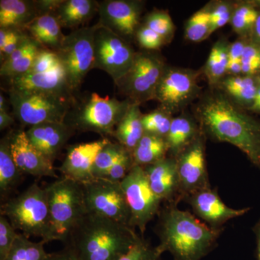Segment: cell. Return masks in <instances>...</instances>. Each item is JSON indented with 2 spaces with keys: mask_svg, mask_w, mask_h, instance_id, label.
<instances>
[{
  "mask_svg": "<svg viewBox=\"0 0 260 260\" xmlns=\"http://www.w3.org/2000/svg\"><path fill=\"white\" fill-rule=\"evenodd\" d=\"M173 119L172 114L160 107L153 112L143 114L142 121L145 133L167 138Z\"/></svg>",
  "mask_w": 260,
  "mask_h": 260,
  "instance_id": "cell-36",
  "label": "cell"
},
{
  "mask_svg": "<svg viewBox=\"0 0 260 260\" xmlns=\"http://www.w3.org/2000/svg\"><path fill=\"white\" fill-rule=\"evenodd\" d=\"M144 25L160 36L166 44L172 40L175 32V25L172 17L162 10L153 11L147 15Z\"/></svg>",
  "mask_w": 260,
  "mask_h": 260,
  "instance_id": "cell-37",
  "label": "cell"
},
{
  "mask_svg": "<svg viewBox=\"0 0 260 260\" xmlns=\"http://www.w3.org/2000/svg\"><path fill=\"white\" fill-rule=\"evenodd\" d=\"M253 232L256 238V260H260V219L253 228Z\"/></svg>",
  "mask_w": 260,
  "mask_h": 260,
  "instance_id": "cell-50",
  "label": "cell"
},
{
  "mask_svg": "<svg viewBox=\"0 0 260 260\" xmlns=\"http://www.w3.org/2000/svg\"><path fill=\"white\" fill-rule=\"evenodd\" d=\"M169 150L165 138L148 133L143 138L132 152L135 165L145 167L167 158Z\"/></svg>",
  "mask_w": 260,
  "mask_h": 260,
  "instance_id": "cell-30",
  "label": "cell"
},
{
  "mask_svg": "<svg viewBox=\"0 0 260 260\" xmlns=\"http://www.w3.org/2000/svg\"><path fill=\"white\" fill-rule=\"evenodd\" d=\"M247 111L260 114V94L256 93L255 100L253 103L252 106Z\"/></svg>",
  "mask_w": 260,
  "mask_h": 260,
  "instance_id": "cell-51",
  "label": "cell"
},
{
  "mask_svg": "<svg viewBox=\"0 0 260 260\" xmlns=\"http://www.w3.org/2000/svg\"><path fill=\"white\" fill-rule=\"evenodd\" d=\"M140 107L139 104L131 103L125 115L116 126L112 136L131 153L145 133L142 121L143 114Z\"/></svg>",
  "mask_w": 260,
  "mask_h": 260,
  "instance_id": "cell-28",
  "label": "cell"
},
{
  "mask_svg": "<svg viewBox=\"0 0 260 260\" xmlns=\"http://www.w3.org/2000/svg\"><path fill=\"white\" fill-rule=\"evenodd\" d=\"M40 13L37 2L0 1V28L23 30Z\"/></svg>",
  "mask_w": 260,
  "mask_h": 260,
  "instance_id": "cell-27",
  "label": "cell"
},
{
  "mask_svg": "<svg viewBox=\"0 0 260 260\" xmlns=\"http://www.w3.org/2000/svg\"><path fill=\"white\" fill-rule=\"evenodd\" d=\"M60 66V61L55 51L43 48L38 53L31 69L28 73H48Z\"/></svg>",
  "mask_w": 260,
  "mask_h": 260,
  "instance_id": "cell-42",
  "label": "cell"
},
{
  "mask_svg": "<svg viewBox=\"0 0 260 260\" xmlns=\"http://www.w3.org/2000/svg\"><path fill=\"white\" fill-rule=\"evenodd\" d=\"M143 168L150 188L162 202L178 205L181 201L175 158L167 156Z\"/></svg>",
  "mask_w": 260,
  "mask_h": 260,
  "instance_id": "cell-20",
  "label": "cell"
},
{
  "mask_svg": "<svg viewBox=\"0 0 260 260\" xmlns=\"http://www.w3.org/2000/svg\"><path fill=\"white\" fill-rule=\"evenodd\" d=\"M131 103L127 99L119 101L93 93L79 104L75 103L64 123L75 131L93 132L103 136H113Z\"/></svg>",
  "mask_w": 260,
  "mask_h": 260,
  "instance_id": "cell-5",
  "label": "cell"
},
{
  "mask_svg": "<svg viewBox=\"0 0 260 260\" xmlns=\"http://www.w3.org/2000/svg\"><path fill=\"white\" fill-rule=\"evenodd\" d=\"M258 86L256 76L227 75L215 88L223 92L239 107L248 110L255 100Z\"/></svg>",
  "mask_w": 260,
  "mask_h": 260,
  "instance_id": "cell-25",
  "label": "cell"
},
{
  "mask_svg": "<svg viewBox=\"0 0 260 260\" xmlns=\"http://www.w3.org/2000/svg\"><path fill=\"white\" fill-rule=\"evenodd\" d=\"M143 3L131 0H105L99 3L101 25L129 40L140 26Z\"/></svg>",
  "mask_w": 260,
  "mask_h": 260,
  "instance_id": "cell-15",
  "label": "cell"
},
{
  "mask_svg": "<svg viewBox=\"0 0 260 260\" xmlns=\"http://www.w3.org/2000/svg\"><path fill=\"white\" fill-rule=\"evenodd\" d=\"M167 67L158 53L138 51L129 71L115 83L119 93L129 102L140 105L155 100L159 82Z\"/></svg>",
  "mask_w": 260,
  "mask_h": 260,
  "instance_id": "cell-8",
  "label": "cell"
},
{
  "mask_svg": "<svg viewBox=\"0 0 260 260\" xmlns=\"http://www.w3.org/2000/svg\"><path fill=\"white\" fill-rule=\"evenodd\" d=\"M155 229L160 240L157 249L162 254L170 253L174 260H201L216 246L223 231L208 226L175 204L160 209Z\"/></svg>",
  "mask_w": 260,
  "mask_h": 260,
  "instance_id": "cell-2",
  "label": "cell"
},
{
  "mask_svg": "<svg viewBox=\"0 0 260 260\" xmlns=\"http://www.w3.org/2000/svg\"><path fill=\"white\" fill-rule=\"evenodd\" d=\"M134 166L133 155L131 152L128 150L113 166L104 178L115 182H121L129 174Z\"/></svg>",
  "mask_w": 260,
  "mask_h": 260,
  "instance_id": "cell-45",
  "label": "cell"
},
{
  "mask_svg": "<svg viewBox=\"0 0 260 260\" xmlns=\"http://www.w3.org/2000/svg\"><path fill=\"white\" fill-rule=\"evenodd\" d=\"M230 43L220 39L212 47L203 73L208 80L210 88H215L227 76L228 51Z\"/></svg>",
  "mask_w": 260,
  "mask_h": 260,
  "instance_id": "cell-31",
  "label": "cell"
},
{
  "mask_svg": "<svg viewBox=\"0 0 260 260\" xmlns=\"http://www.w3.org/2000/svg\"><path fill=\"white\" fill-rule=\"evenodd\" d=\"M212 3L205 5L188 20L185 27V37L189 42H201L210 37Z\"/></svg>",
  "mask_w": 260,
  "mask_h": 260,
  "instance_id": "cell-34",
  "label": "cell"
},
{
  "mask_svg": "<svg viewBox=\"0 0 260 260\" xmlns=\"http://www.w3.org/2000/svg\"><path fill=\"white\" fill-rule=\"evenodd\" d=\"M234 4L231 2L218 1L212 3L210 11V35L225 26L232 20Z\"/></svg>",
  "mask_w": 260,
  "mask_h": 260,
  "instance_id": "cell-38",
  "label": "cell"
},
{
  "mask_svg": "<svg viewBox=\"0 0 260 260\" xmlns=\"http://www.w3.org/2000/svg\"><path fill=\"white\" fill-rule=\"evenodd\" d=\"M107 138L70 145L64 161L59 167L63 177L83 183L94 179L93 167L98 153L109 142Z\"/></svg>",
  "mask_w": 260,
  "mask_h": 260,
  "instance_id": "cell-18",
  "label": "cell"
},
{
  "mask_svg": "<svg viewBox=\"0 0 260 260\" xmlns=\"http://www.w3.org/2000/svg\"><path fill=\"white\" fill-rule=\"evenodd\" d=\"M45 260H78L73 253L64 248L62 251L48 254Z\"/></svg>",
  "mask_w": 260,
  "mask_h": 260,
  "instance_id": "cell-47",
  "label": "cell"
},
{
  "mask_svg": "<svg viewBox=\"0 0 260 260\" xmlns=\"http://www.w3.org/2000/svg\"><path fill=\"white\" fill-rule=\"evenodd\" d=\"M205 138L201 133L176 158L181 201L197 191L211 187L205 158Z\"/></svg>",
  "mask_w": 260,
  "mask_h": 260,
  "instance_id": "cell-14",
  "label": "cell"
},
{
  "mask_svg": "<svg viewBox=\"0 0 260 260\" xmlns=\"http://www.w3.org/2000/svg\"><path fill=\"white\" fill-rule=\"evenodd\" d=\"M128 151L120 143L109 141L98 153L93 167L95 178H104L117 160Z\"/></svg>",
  "mask_w": 260,
  "mask_h": 260,
  "instance_id": "cell-35",
  "label": "cell"
},
{
  "mask_svg": "<svg viewBox=\"0 0 260 260\" xmlns=\"http://www.w3.org/2000/svg\"><path fill=\"white\" fill-rule=\"evenodd\" d=\"M23 174L19 170L10 150L9 135L0 142V194L2 201L18 185Z\"/></svg>",
  "mask_w": 260,
  "mask_h": 260,
  "instance_id": "cell-29",
  "label": "cell"
},
{
  "mask_svg": "<svg viewBox=\"0 0 260 260\" xmlns=\"http://www.w3.org/2000/svg\"><path fill=\"white\" fill-rule=\"evenodd\" d=\"M249 40L260 46V12Z\"/></svg>",
  "mask_w": 260,
  "mask_h": 260,
  "instance_id": "cell-49",
  "label": "cell"
},
{
  "mask_svg": "<svg viewBox=\"0 0 260 260\" xmlns=\"http://www.w3.org/2000/svg\"><path fill=\"white\" fill-rule=\"evenodd\" d=\"M248 112L218 88L203 94L194 112L206 137L234 145L260 169V119Z\"/></svg>",
  "mask_w": 260,
  "mask_h": 260,
  "instance_id": "cell-1",
  "label": "cell"
},
{
  "mask_svg": "<svg viewBox=\"0 0 260 260\" xmlns=\"http://www.w3.org/2000/svg\"><path fill=\"white\" fill-rule=\"evenodd\" d=\"M17 234L6 217L0 216V260H5L13 246Z\"/></svg>",
  "mask_w": 260,
  "mask_h": 260,
  "instance_id": "cell-43",
  "label": "cell"
},
{
  "mask_svg": "<svg viewBox=\"0 0 260 260\" xmlns=\"http://www.w3.org/2000/svg\"><path fill=\"white\" fill-rule=\"evenodd\" d=\"M194 214L205 224L215 229H223V225L233 218L242 216L250 208L234 209L229 208L220 198L218 190L210 187L197 191L185 198Z\"/></svg>",
  "mask_w": 260,
  "mask_h": 260,
  "instance_id": "cell-16",
  "label": "cell"
},
{
  "mask_svg": "<svg viewBox=\"0 0 260 260\" xmlns=\"http://www.w3.org/2000/svg\"><path fill=\"white\" fill-rule=\"evenodd\" d=\"M130 210L129 225L143 236L147 225L160 211L162 200L150 188L144 168L135 165L121 181Z\"/></svg>",
  "mask_w": 260,
  "mask_h": 260,
  "instance_id": "cell-11",
  "label": "cell"
},
{
  "mask_svg": "<svg viewBox=\"0 0 260 260\" xmlns=\"http://www.w3.org/2000/svg\"><path fill=\"white\" fill-rule=\"evenodd\" d=\"M250 1L256 7V9L260 12V0H250Z\"/></svg>",
  "mask_w": 260,
  "mask_h": 260,
  "instance_id": "cell-53",
  "label": "cell"
},
{
  "mask_svg": "<svg viewBox=\"0 0 260 260\" xmlns=\"http://www.w3.org/2000/svg\"><path fill=\"white\" fill-rule=\"evenodd\" d=\"M202 73L167 66L159 82L155 100L171 114L182 111L200 95L202 88L198 85V80Z\"/></svg>",
  "mask_w": 260,
  "mask_h": 260,
  "instance_id": "cell-13",
  "label": "cell"
},
{
  "mask_svg": "<svg viewBox=\"0 0 260 260\" xmlns=\"http://www.w3.org/2000/svg\"><path fill=\"white\" fill-rule=\"evenodd\" d=\"M7 101L4 95H0V112H7Z\"/></svg>",
  "mask_w": 260,
  "mask_h": 260,
  "instance_id": "cell-52",
  "label": "cell"
},
{
  "mask_svg": "<svg viewBox=\"0 0 260 260\" xmlns=\"http://www.w3.org/2000/svg\"><path fill=\"white\" fill-rule=\"evenodd\" d=\"M140 237L129 225L88 213L72 229L64 244L78 260H119Z\"/></svg>",
  "mask_w": 260,
  "mask_h": 260,
  "instance_id": "cell-3",
  "label": "cell"
},
{
  "mask_svg": "<svg viewBox=\"0 0 260 260\" xmlns=\"http://www.w3.org/2000/svg\"><path fill=\"white\" fill-rule=\"evenodd\" d=\"M135 37L140 47L145 49V50H158L162 45L166 44L160 36L144 24L140 25L135 34Z\"/></svg>",
  "mask_w": 260,
  "mask_h": 260,
  "instance_id": "cell-44",
  "label": "cell"
},
{
  "mask_svg": "<svg viewBox=\"0 0 260 260\" xmlns=\"http://www.w3.org/2000/svg\"><path fill=\"white\" fill-rule=\"evenodd\" d=\"M9 90L73 96L61 66L44 73H26L9 79Z\"/></svg>",
  "mask_w": 260,
  "mask_h": 260,
  "instance_id": "cell-21",
  "label": "cell"
},
{
  "mask_svg": "<svg viewBox=\"0 0 260 260\" xmlns=\"http://www.w3.org/2000/svg\"><path fill=\"white\" fill-rule=\"evenodd\" d=\"M83 186L88 213L129 225L130 210L121 182L94 178Z\"/></svg>",
  "mask_w": 260,
  "mask_h": 260,
  "instance_id": "cell-12",
  "label": "cell"
},
{
  "mask_svg": "<svg viewBox=\"0 0 260 260\" xmlns=\"http://www.w3.org/2000/svg\"><path fill=\"white\" fill-rule=\"evenodd\" d=\"M242 75L257 76L260 74V46L248 40L242 60Z\"/></svg>",
  "mask_w": 260,
  "mask_h": 260,
  "instance_id": "cell-40",
  "label": "cell"
},
{
  "mask_svg": "<svg viewBox=\"0 0 260 260\" xmlns=\"http://www.w3.org/2000/svg\"><path fill=\"white\" fill-rule=\"evenodd\" d=\"M259 14L250 0L235 3L230 22L233 30L239 38L249 40Z\"/></svg>",
  "mask_w": 260,
  "mask_h": 260,
  "instance_id": "cell-32",
  "label": "cell"
},
{
  "mask_svg": "<svg viewBox=\"0 0 260 260\" xmlns=\"http://www.w3.org/2000/svg\"><path fill=\"white\" fill-rule=\"evenodd\" d=\"M135 54L129 40L100 23L95 25L93 69L105 72L116 83L131 68Z\"/></svg>",
  "mask_w": 260,
  "mask_h": 260,
  "instance_id": "cell-10",
  "label": "cell"
},
{
  "mask_svg": "<svg viewBox=\"0 0 260 260\" xmlns=\"http://www.w3.org/2000/svg\"><path fill=\"white\" fill-rule=\"evenodd\" d=\"M94 31L95 25L75 29L65 36L55 51L73 92L78 90L88 72L93 69Z\"/></svg>",
  "mask_w": 260,
  "mask_h": 260,
  "instance_id": "cell-9",
  "label": "cell"
},
{
  "mask_svg": "<svg viewBox=\"0 0 260 260\" xmlns=\"http://www.w3.org/2000/svg\"><path fill=\"white\" fill-rule=\"evenodd\" d=\"M8 135L12 155L22 174L37 177H58L54 164L30 143L25 131L18 130Z\"/></svg>",
  "mask_w": 260,
  "mask_h": 260,
  "instance_id": "cell-17",
  "label": "cell"
},
{
  "mask_svg": "<svg viewBox=\"0 0 260 260\" xmlns=\"http://www.w3.org/2000/svg\"><path fill=\"white\" fill-rule=\"evenodd\" d=\"M99 10V3L93 0H59L53 13L61 28H79Z\"/></svg>",
  "mask_w": 260,
  "mask_h": 260,
  "instance_id": "cell-24",
  "label": "cell"
},
{
  "mask_svg": "<svg viewBox=\"0 0 260 260\" xmlns=\"http://www.w3.org/2000/svg\"><path fill=\"white\" fill-rule=\"evenodd\" d=\"M1 215L26 237L51 242L50 212L45 188L34 184L21 194L5 200L1 205Z\"/></svg>",
  "mask_w": 260,
  "mask_h": 260,
  "instance_id": "cell-4",
  "label": "cell"
},
{
  "mask_svg": "<svg viewBox=\"0 0 260 260\" xmlns=\"http://www.w3.org/2000/svg\"><path fill=\"white\" fill-rule=\"evenodd\" d=\"M248 39L239 38L229 44L228 51L227 75H242V60Z\"/></svg>",
  "mask_w": 260,
  "mask_h": 260,
  "instance_id": "cell-41",
  "label": "cell"
},
{
  "mask_svg": "<svg viewBox=\"0 0 260 260\" xmlns=\"http://www.w3.org/2000/svg\"><path fill=\"white\" fill-rule=\"evenodd\" d=\"M75 132L64 122H45L31 126L25 133L30 143L54 164Z\"/></svg>",
  "mask_w": 260,
  "mask_h": 260,
  "instance_id": "cell-19",
  "label": "cell"
},
{
  "mask_svg": "<svg viewBox=\"0 0 260 260\" xmlns=\"http://www.w3.org/2000/svg\"><path fill=\"white\" fill-rule=\"evenodd\" d=\"M24 30L43 47L56 51L60 47L65 35L53 12H42L24 28Z\"/></svg>",
  "mask_w": 260,
  "mask_h": 260,
  "instance_id": "cell-22",
  "label": "cell"
},
{
  "mask_svg": "<svg viewBox=\"0 0 260 260\" xmlns=\"http://www.w3.org/2000/svg\"><path fill=\"white\" fill-rule=\"evenodd\" d=\"M51 222V242L65 243L77 223L88 213L82 183L62 177L45 187Z\"/></svg>",
  "mask_w": 260,
  "mask_h": 260,
  "instance_id": "cell-6",
  "label": "cell"
},
{
  "mask_svg": "<svg viewBox=\"0 0 260 260\" xmlns=\"http://www.w3.org/2000/svg\"><path fill=\"white\" fill-rule=\"evenodd\" d=\"M13 115L25 126L45 122H64L74 105V96L9 90Z\"/></svg>",
  "mask_w": 260,
  "mask_h": 260,
  "instance_id": "cell-7",
  "label": "cell"
},
{
  "mask_svg": "<svg viewBox=\"0 0 260 260\" xmlns=\"http://www.w3.org/2000/svg\"><path fill=\"white\" fill-rule=\"evenodd\" d=\"M162 254L156 246L140 237L136 244L119 260H161Z\"/></svg>",
  "mask_w": 260,
  "mask_h": 260,
  "instance_id": "cell-39",
  "label": "cell"
},
{
  "mask_svg": "<svg viewBox=\"0 0 260 260\" xmlns=\"http://www.w3.org/2000/svg\"><path fill=\"white\" fill-rule=\"evenodd\" d=\"M14 116L10 115L8 112H0V130L3 131L10 127L15 123Z\"/></svg>",
  "mask_w": 260,
  "mask_h": 260,
  "instance_id": "cell-48",
  "label": "cell"
},
{
  "mask_svg": "<svg viewBox=\"0 0 260 260\" xmlns=\"http://www.w3.org/2000/svg\"><path fill=\"white\" fill-rule=\"evenodd\" d=\"M256 78H257L258 81H259L260 83V74L259 75H257V76H256Z\"/></svg>",
  "mask_w": 260,
  "mask_h": 260,
  "instance_id": "cell-54",
  "label": "cell"
},
{
  "mask_svg": "<svg viewBox=\"0 0 260 260\" xmlns=\"http://www.w3.org/2000/svg\"><path fill=\"white\" fill-rule=\"evenodd\" d=\"M201 133L196 119L186 114L173 119L166 142L169 150L168 156L176 158Z\"/></svg>",
  "mask_w": 260,
  "mask_h": 260,
  "instance_id": "cell-26",
  "label": "cell"
},
{
  "mask_svg": "<svg viewBox=\"0 0 260 260\" xmlns=\"http://www.w3.org/2000/svg\"><path fill=\"white\" fill-rule=\"evenodd\" d=\"M27 35H28V34L25 30H20V29H13L9 40L3 49H0V56H1L2 62L4 61L8 56L11 55L18 49L19 46L20 45V44Z\"/></svg>",
  "mask_w": 260,
  "mask_h": 260,
  "instance_id": "cell-46",
  "label": "cell"
},
{
  "mask_svg": "<svg viewBox=\"0 0 260 260\" xmlns=\"http://www.w3.org/2000/svg\"><path fill=\"white\" fill-rule=\"evenodd\" d=\"M45 241L34 242L23 234H18L5 260H45Z\"/></svg>",
  "mask_w": 260,
  "mask_h": 260,
  "instance_id": "cell-33",
  "label": "cell"
},
{
  "mask_svg": "<svg viewBox=\"0 0 260 260\" xmlns=\"http://www.w3.org/2000/svg\"><path fill=\"white\" fill-rule=\"evenodd\" d=\"M43 48L28 34L18 49L2 62L0 75L11 79L26 74L31 69L38 53Z\"/></svg>",
  "mask_w": 260,
  "mask_h": 260,
  "instance_id": "cell-23",
  "label": "cell"
}]
</instances>
